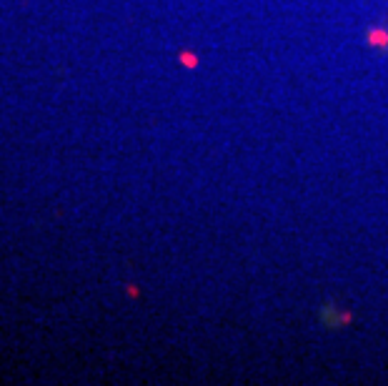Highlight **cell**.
Segmentation results:
<instances>
[{"label": "cell", "mask_w": 388, "mask_h": 386, "mask_svg": "<svg viewBox=\"0 0 388 386\" xmlns=\"http://www.w3.org/2000/svg\"><path fill=\"white\" fill-rule=\"evenodd\" d=\"M185 66H196V58H193V53H183V58H181Z\"/></svg>", "instance_id": "cell-2"}, {"label": "cell", "mask_w": 388, "mask_h": 386, "mask_svg": "<svg viewBox=\"0 0 388 386\" xmlns=\"http://www.w3.org/2000/svg\"><path fill=\"white\" fill-rule=\"evenodd\" d=\"M368 43H373V46H386L388 33L386 30H371V33H368Z\"/></svg>", "instance_id": "cell-1"}]
</instances>
